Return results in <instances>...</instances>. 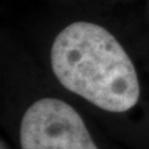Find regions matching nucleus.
I'll list each match as a JSON object with an SVG mask.
<instances>
[{
    "label": "nucleus",
    "instance_id": "1",
    "mask_svg": "<svg viewBox=\"0 0 149 149\" xmlns=\"http://www.w3.org/2000/svg\"><path fill=\"white\" fill-rule=\"evenodd\" d=\"M50 58L57 81L98 108L122 113L138 103L134 63L106 27L90 21L67 25L55 37Z\"/></svg>",
    "mask_w": 149,
    "mask_h": 149
},
{
    "label": "nucleus",
    "instance_id": "2",
    "mask_svg": "<svg viewBox=\"0 0 149 149\" xmlns=\"http://www.w3.org/2000/svg\"><path fill=\"white\" fill-rule=\"evenodd\" d=\"M21 149H98L80 113L58 98H41L25 111Z\"/></svg>",
    "mask_w": 149,
    "mask_h": 149
},
{
    "label": "nucleus",
    "instance_id": "3",
    "mask_svg": "<svg viewBox=\"0 0 149 149\" xmlns=\"http://www.w3.org/2000/svg\"><path fill=\"white\" fill-rule=\"evenodd\" d=\"M1 149H6V146H5V143L1 142Z\"/></svg>",
    "mask_w": 149,
    "mask_h": 149
}]
</instances>
